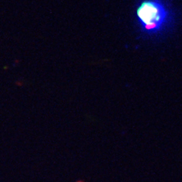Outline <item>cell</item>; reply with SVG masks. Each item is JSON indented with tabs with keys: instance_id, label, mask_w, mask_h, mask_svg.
<instances>
[{
	"instance_id": "cell-1",
	"label": "cell",
	"mask_w": 182,
	"mask_h": 182,
	"mask_svg": "<svg viewBox=\"0 0 182 182\" xmlns=\"http://www.w3.org/2000/svg\"><path fill=\"white\" fill-rule=\"evenodd\" d=\"M140 29L147 36L162 33L169 27L172 13L164 0H142L136 9Z\"/></svg>"
}]
</instances>
